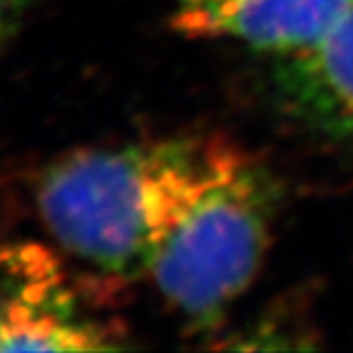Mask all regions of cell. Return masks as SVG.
<instances>
[{
	"label": "cell",
	"mask_w": 353,
	"mask_h": 353,
	"mask_svg": "<svg viewBox=\"0 0 353 353\" xmlns=\"http://www.w3.org/2000/svg\"><path fill=\"white\" fill-rule=\"evenodd\" d=\"M164 154L166 143H158L62 158L37 190L47 230L74 258L107 274H145Z\"/></svg>",
	"instance_id": "2"
},
{
	"label": "cell",
	"mask_w": 353,
	"mask_h": 353,
	"mask_svg": "<svg viewBox=\"0 0 353 353\" xmlns=\"http://www.w3.org/2000/svg\"><path fill=\"white\" fill-rule=\"evenodd\" d=\"M3 351H94L109 349L107 332L77 307L62 264L37 243L5 249Z\"/></svg>",
	"instance_id": "3"
},
{
	"label": "cell",
	"mask_w": 353,
	"mask_h": 353,
	"mask_svg": "<svg viewBox=\"0 0 353 353\" xmlns=\"http://www.w3.org/2000/svg\"><path fill=\"white\" fill-rule=\"evenodd\" d=\"M353 0H170L172 28L296 56L321 41Z\"/></svg>",
	"instance_id": "4"
},
{
	"label": "cell",
	"mask_w": 353,
	"mask_h": 353,
	"mask_svg": "<svg viewBox=\"0 0 353 353\" xmlns=\"http://www.w3.org/2000/svg\"><path fill=\"white\" fill-rule=\"evenodd\" d=\"M268 223V188L243 151L209 139L168 141L145 274L183 315L215 319L254 281Z\"/></svg>",
	"instance_id": "1"
}]
</instances>
